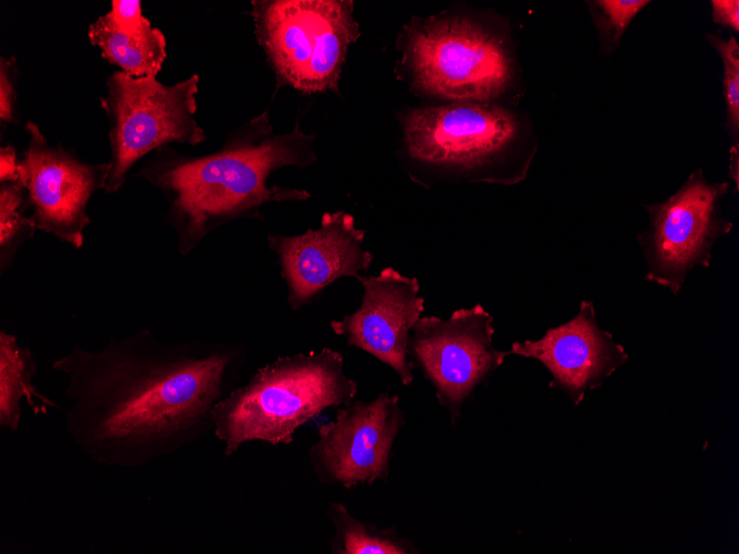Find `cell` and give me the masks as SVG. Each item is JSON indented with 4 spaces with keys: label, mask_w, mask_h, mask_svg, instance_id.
Instances as JSON below:
<instances>
[{
    "label": "cell",
    "mask_w": 739,
    "mask_h": 554,
    "mask_svg": "<svg viewBox=\"0 0 739 554\" xmlns=\"http://www.w3.org/2000/svg\"><path fill=\"white\" fill-rule=\"evenodd\" d=\"M241 343L170 344L148 328L79 345L50 367L66 378L65 430L96 466L136 469L212 430L211 411L240 379Z\"/></svg>",
    "instance_id": "1"
},
{
    "label": "cell",
    "mask_w": 739,
    "mask_h": 554,
    "mask_svg": "<svg viewBox=\"0 0 739 554\" xmlns=\"http://www.w3.org/2000/svg\"><path fill=\"white\" fill-rule=\"evenodd\" d=\"M313 139L298 127L272 135L263 113L231 133L215 153L188 157L165 146L135 175L165 196L167 222L176 232L179 253L186 257L216 228L236 219L260 218L267 203L309 199L303 189L268 186V179L279 168L314 163Z\"/></svg>",
    "instance_id": "2"
},
{
    "label": "cell",
    "mask_w": 739,
    "mask_h": 554,
    "mask_svg": "<svg viewBox=\"0 0 739 554\" xmlns=\"http://www.w3.org/2000/svg\"><path fill=\"white\" fill-rule=\"evenodd\" d=\"M356 393L337 351L323 347L278 357L214 406L212 431L226 457L250 441L290 445L300 427L326 408L348 405Z\"/></svg>",
    "instance_id": "3"
},
{
    "label": "cell",
    "mask_w": 739,
    "mask_h": 554,
    "mask_svg": "<svg viewBox=\"0 0 739 554\" xmlns=\"http://www.w3.org/2000/svg\"><path fill=\"white\" fill-rule=\"evenodd\" d=\"M254 34L279 82L304 93L337 90L360 35L347 0H254Z\"/></svg>",
    "instance_id": "4"
},
{
    "label": "cell",
    "mask_w": 739,
    "mask_h": 554,
    "mask_svg": "<svg viewBox=\"0 0 739 554\" xmlns=\"http://www.w3.org/2000/svg\"><path fill=\"white\" fill-rule=\"evenodd\" d=\"M199 76L165 85L156 76L135 77L123 71L106 80L101 106L108 122L111 171L105 191L116 194L134 165L170 143L206 139L195 118Z\"/></svg>",
    "instance_id": "5"
},
{
    "label": "cell",
    "mask_w": 739,
    "mask_h": 554,
    "mask_svg": "<svg viewBox=\"0 0 739 554\" xmlns=\"http://www.w3.org/2000/svg\"><path fill=\"white\" fill-rule=\"evenodd\" d=\"M404 63L424 91L459 101H489L511 79L501 42L467 18H428L405 29Z\"/></svg>",
    "instance_id": "6"
},
{
    "label": "cell",
    "mask_w": 739,
    "mask_h": 554,
    "mask_svg": "<svg viewBox=\"0 0 739 554\" xmlns=\"http://www.w3.org/2000/svg\"><path fill=\"white\" fill-rule=\"evenodd\" d=\"M517 123L501 106L458 102L412 111L405 118L408 156L416 163L499 181L496 167L516 139Z\"/></svg>",
    "instance_id": "7"
},
{
    "label": "cell",
    "mask_w": 739,
    "mask_h": 554,
    "mask_svg": "<svg viewBox=\"0 0 739 554\" xmlns=\"http://www.w3.org/2000/svg\"><path fill=\"white\" fill-rule=\"evenodd\" d=\"M492 316L480 304L456 310L447 320L421 316L414 325L407 354L435 388L454 425L465 400L493 373L508 352L492 345Z\"/></svg>",
    "instance_id": "8"
},
{
    "label": "cell",
    "mask_w": 739,
    "mask_h": 554,
    "mask_svg": "<svg viewBox=\"0 0 739 554\" xmlns=\"http://www.w3.org/2000/svg\"><path fill=\"white\" fill-rule=\"evenodd\" d=\"M728 182L709 184L700 170L666 201L648 206L650 224L642 236L645 280L677 294L697 265L709 266L715 241L731 223L719 215Z\"/></svg>",
    "instance_id": "9"
},
{
    "label": "cell",
    "mask_w": 739,
    "mask_h": 554,
    "mask_svg": "<svg viewBox=\"0 0 739 554\" xmlns=\"http://www.w3.org/2000/svg\"><path fill=\"white\" fill-rule=\"evenodd\" d=\"M29 143L20 158V182L30 218L42 230L73 248L84 244L91 223L89 202L105 190L110 163H86L61 145H50L39 126L28 122Z\"/></svg>",
    "instance_id": "10"
},
{
    "label": "cell",
    "mask_w": 739,
    "mask_h": 554,
    "mask_svg": "<svg viewBox=\"0 0 739 554\" xmlns=\"http://www.w3.org/2000/svg\"><path fill=\"white\" fill-rule=\"evenodd\" d=\"M405 425L399 395L382 391L368 401L352 400L323 424L308 461L322 483L351 489L385 481L391 453Z\"/></svg>",
    "instance_id": "11"
},
{
    "label": "cell",
    "mask_w": 739,
    "mask_h": 554,
    "mask_svg": "<svg viewBox=\"0 0 739 554\" xmlns=\"http://www.w3.org/2000/svg\"><path fill=\"white\" fill-rule=\"evenodd\" d=\"M365 231L345 211L325 212L316 229L298 236L270 233L292 311L311 304L334 281L365 274L374 255L364 249Z\"/></svg>",
    "instance_id": "12"
},
{
    "label": "cell",
    "mask_w": 739,
    "mask_h": 554,
    "mask_svg": "<svg viewBox=\"0 0 739 554\" xmlns=\"http://www.w3.org/2000/svg\"><path fill=\"white\" fill-rule=\"evenodd\" d=\"M363 288L360 306L342 320H333V333L350 347L360 348L389 366L403 385L414 376L408 359L409 334L424 312V297L416 278L384 268L377 275H358Z\"/></svg>",
    "instance_id": "13"
},
{
    "label": "cell",
    "mask_w": 739,
    "mask_h": 554,
    "mask_svg": "<svg viewBox=\"0 0 739 554\" xmlns=\"http://www.w3.org/2000/svg\"><path fill=\"white\" fill-rule=\"evenodd\" d=\"M509 354L542 363L552 375L550 387L564 391L574 405L628 359L623 346L599 326L591 301L581 302L572 320L547 330L542 338L514 342Z\"/></svg>",
    "instance_id": "14"
},
{
    "label": "cell",
    "mask_w": 739,
    "mask_h": 554,
    "mask_svg": "<svg viewBox=\"0 0 739 554\" xmlns=\"http://www.w3.org/2000/svg\"><path fill=\"white\" fill-rule=\"evenodd\" d=\"M140 3L113 0L111 10L90 24L87 38L103 59L123 72L135 77L156 76L167 56L166 39L143 15Z\"/></svg>",
    "instance_id": "15"
},
{
    "label": "cell",
    "mask_w": 739,
    "mask_h": 554,
    "mask_svg": "<svg viewBox=\"0 0 739 554\" xmlns=\"http://www.w3.org/2000/svg\"><path fill=\"white\" fill-rule=\"evenodd\" d=\"M38 364L33 352L19 344L15 335L0 332V427L12 433L21 422V401L34 412H44L45 407H58L40 394L33 385Z\"/></svg>",
    "instance_id": "16"
},
{
    "label": "cell",
    "mask_w": 739,
    "mask_h": 554,
    "mask_svg": "<svg viewBox=\"0 0 739 554\" xmlns=\"http://www.w3.org/2000/svg\"><path fill=\"white\" fill-rule=\"evenodd\" d=\"M326 516L334 527L331 550L334 554H413L419 553L413 541L398 535L394 526L381 529L353 516L339 502H329Z\"/></svg>",
    "instance_id": "17"
},
{
    "label": "cell",
    "mask_w": 739,
    "mask_h": 554,
    "mask_svg": "<svg viewBox=\"0 0 739 554\" xmlns=\"http://www.w3.org/2000/svg\"><path fill=\"white\" fill-rule=\"evenodd\" d=\"M21 182H0V271L9 269L20 247L37 230Z\"/></svg>",
    "instance_id": "18"
},
{
    "label": "cell",
    "mask_w": 739,
    "mask_h": 554,
    "mask_svg": "<svg viewBox=\"0 0 739 554\" xmlns=\"http://www.w3.org/2000/svg\"><path fill=\"white\" fill-rule=\"evenodd\" d=\"M709 40L724 63V90L728 116L731 126L737 130L739 125V45L735 38L724 41L717 36H709Z\"/></svg>",
    "instance_id": "19"
},
{
    "label": "cell",
    "mask_w": 739,
    "mask_h": 554,
    "mask_svg": "<svg viewBox=\"0 0 739 554\" xmlns=\"http://www.w3.org/2000/svg\"><path fill=\"white\" fill-rule=\"evenodd\" d=\"M17 60L14 56L0 58V121L15 122L17 104Z\"/></svg>",
    "instance_id": "20"
},
{
    "label": "cell",
    "mask_w": 739,
    "mask_h": 554,
    "mask_svg": "<svg viewBox=\"0 0 739 554\" xmlns=\"http://www.w3.org/2000/svg\"><path fill=\"white\" fill-rule=\"evenodd\" d=\"M648 2L644 0H601L596 3L610 28L618 36Z\"/></svg>",
    "instance_id": "21"
},
{
    "label": "cell",
    "mask_w": 739,
    "mask_h": 554,
    "mask_svg": "<svg viewBox=\"0 0 739 554\" xmlns=\"http://www.w3.org/2000/svg\"><path fill=\"white\" fill-rule=\"evenodd\" d=\"M712 18L716 23L739 31V1L738 0H714L711 1Z\"/></svg>",
    "instance_id": "22"
},
{
    "label": "cell",
    "mask_w": 739,
    "mask_h": 554,
    "mask_svg": "<svg viewBox=\"0 0 739 554\" xmlns=\"http://www.w3.org/2000/svg\"><path fill=\"white\" fill-rule=\"evenodd\" d=\"M0 182H20V158L11 145L0 148Z\"/></svg>",
    "instance_id": "23"
}]
</instances>
